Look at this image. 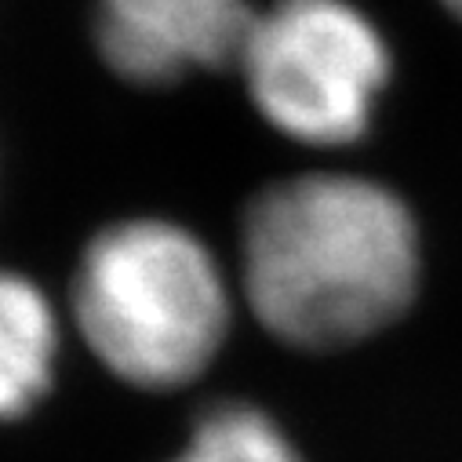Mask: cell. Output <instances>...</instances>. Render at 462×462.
<instances>
[{
  "label": "cell",
  "instance_id": "cell-1",
  "mask_svg": "<svg viewBox=\"0 0 462 462\" xmlns=\"http://www.w3.org/2000/svg\"><path fill=\"white\" fill-rule=\"evenodd\" d=\"M245 295L270 335L338 350L393 324L419 288L404 200L357 175H299L255 197L241 234Z\"/></svg>",
  "mask_w": 462,
  "mask_h": 462
},
{
  "label": "cell",
  "instance_id": "cell-2",
  "mask_svg": "<svg viewBox=\"0 0 462 462\" xmlns=\"http://www.w3.org/2000/svg\"><path fill=\"white\" fill-rule=\"evenodd\" d=\"M73 317L91 354L132 386L193 383L222 350L229 291L208 245L168 218L102 229L73 273Z\"/></svg>",
  "mask_w": 462,
  "mask_h": 462
},
{
  "label": "cell",
  "instance_id": "cell-3",
  "mask_svg": "<svg viewBox=\"0 0 462 462\" xmlns=\"http://www.w3.org/2000/svg\"><path fill=\"white\" fill-rule=\"evenodd\" d=\"M237 66L255 109L306 146L357 143L390 84V48L350 0H273L252 15Z\"/></svg>",
  "mask_w": 462,
  "mask_h": 462
},
{
  "label": "cell",
  "instance_id": "cell-4",
  "mask_svg": "<svg viewBox=\"0 0 462 462\" xmlns=\"http://www.w3.org/2000/svg\"><path fill=\"white\" fill-rule=\"evenodd\" d=\"M252 15L248 0H98L95 44L117 77L161 88L237 62Z\"/></svg>",
  "mask_w": 462,
  "mask_h": 462
},
{
  "label": "cell",
  "instance_id": "cell-5",
  "mask_svg": "<svg viewBox=\"0 0 462 462\" xmlns=\"http://www.w3.org/2000/svg\"><path fill=\"white\" fill-rule=\"evenodd\" d=\"M59 361V320L44 291L0 270V422L26 415L48 390Z\"/></svg>",
  "mask_w": 462,
  "mask_h": 462
},
{
  "label": "cell",
  "instance_id": "cell-6",
  "mask_svg": "<svg viewBox=\"0 0 462 462\" xmlns=\"http://www.w3.org/2000/svg\"><path fill=\"white\" fill-rule=\"evenodd\" d=\"M171 462H299V451L266 411L234 401L204 411Z\"/></svg>",
  "mask_w": 462,
  "mask_h": 462
},
{
  "label": "cell",
  "instance_id": "cell-7",
  "mask_svg": "<svg viewBox=\"0 0 462 462\" xmlns=\"http://www.w3.org/2000/svg\"><path fill=\"white\" fill-rule=\"evenodd\" d=\"M440 5H444V8H448V12H451L458 23H462V0H440Z\"/></svg>",
  "mask_w": 462,
  "mask_h": 462
}]
</instances>
